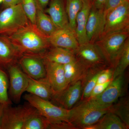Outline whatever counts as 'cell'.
Returning <instances> with one entry per match:
<instances>
[{
	"label": "cell",
	"instance_id": "obj_38",
	"mask_svg": "<svg viewBox=\"0 0 129 129\" xmlns=\"http://www.w3.org/2000/svg\"><path fill=\"white\" fill-rule=\"evenodd\" d=\"M3 0H0V4L1 3H2L3 2Z\"/></svg>",
	"mask_w": 129,
	"mask_h": 129
},
{
	"label": "cell",
	"instance_id": "obj_3",
	"mask_svg": "<svg viewBox=\"0 0 129 129\" xmlns=\"http://www.w3.org/2000/svg\"><path fill=\"white\" fill-rule=\"evenodd\" d=\"M30 23L21 4L0 10V35L10 37Z\"/></svg>",
	"mask_w": 129,
	"mask_h": 129
},
{
	"label": "cell",
	"instance_id": "obj_25",
	"mask_svg": "<svg viewBox=\"0 0 129 129\" xmlns=\"http://www.w3.org/2000/svg\"><path fill=\"white\" fill-rule=\"evenodd\" d=\"M129 65V40L127 39L113 68L112 79L123 74Z\"/></svg>",
	"mask_w": 129,
	"mask_h": 129
},
{
	"label": "cell",
	"instance_id": "obj_9",
	"mask_svg": "<svg viewBox=\"0 0 129 129\" xmlns=\"http://www.w3.org/2000/svg\"><path fill=\"white\" fill-rule=\"evenodd\" d=\"M124 81L123 74L117 76L112 79L109 85L102 93L85 101L91 105L98 108L110 109L121 95Z\"/></svg>",
	"mask_w": 129,
	"mask_h": 129
},
{
	"label": "cell",
	"instance_id": "obj_35",
	"mask_svg": "<svg viewBox=\"0 0 129 129\" xmlns=\"http://www.w3.org/2000/svg\"><path fill=\"white\" fill-rule=\"evenodd\" d=\"M51 0H35L37 9L45 11Z\"/></svg>",
	"mask_w": 129,
	"mask_h": 129
},
{
	"label": "cell",
	"instance_id": "obj_14",
	"mask_svg": "<svg viewBox=\"0 0 129 129\" xmlns=\"http://www.w3.org/2000/svg\"><path fill=\"white\" fill-rule=\"evenodd\" d=\"M48 40L51 46L73 51L78 49L80 45L75 33L70 27L58 29L48 38Z\"/></svg>",
	"mask_w": 129,
	"mask_h": 129
},
{
	"label": "cell",
	"instance_id": "obj_19",
	"mask_svg": "<svg viewBox=\"0 0 129 129\" xmlns=\"http://www.w3.org/2000/svg\"><path fill=\"white\" fill-rule=\"evenodd\" d=\"M28 76V83L26 91L47 101L53 99V92L46 78L36 79Z\"/></svg>",
	"mask_w": 129,
	"mask_h": 129
},
{
	"label": "cell",
	"instance_id": "obj_21",
	"mask_svg": "<svg viewBox=\"0 0 129 129\" xmlns=\"http://www.w3.org/2000/svg\"><path fill=\"white\" fill-rule=\"evenodd\" d=\"M64 76L69 85L85 78L90 71L83 67L78 61L75 60L63 65Z\"/></svg>",
	"mask_w": 129,
	"mask_h": 129
},
{
	"label": "cell",
	"instance_id": "obj_37",
	"mask_svg": "<svg viewBox=\"0 0 129 129\" xmlns=\"http://www.w3.org/2000/svg\"><path fill=\"white\" fill-rule=\"evenodd\" d=\"M5 104H3L1 103H0V121L2 116L3 112V109H4Z\"/></svg>",
	"mask_w": 129,
	"mask_h": 129
},
{
	"label": "cell",
	"instance_id": "obj_22",
	"mask_svg": "<svg viewBox=\"0 0 129 129\" xmlns=\"http://www.w3.org/2000/svg\"><path fill=\"white\" fill-rule=\"evenodd\" d=\"M128 128L121 119L110 111H108L95 124L86 129H127Z\"/></svg>",
	"mask_w": 129,
	"mask_h": 129
},
{
	"label": "cell",
	"instance_id": "obj_32",
	"mask_svg": "<svg viewBox=\"0 0 129 129\" xmlns=\"http://www.w3.org/2000/svg\"><path fill=\"white\" fill-rule=\"evenodd\" d=\"M112 80V79L108 81L106 83H102V84H96L94 88L92 90L89 98L88 99L94 97L102 93L104 91V90L106 89L107 87L109 85Z\"/></svg>",
	"mask_w": 129,
	"mask_h": 129
},
{
	"label": "cell",
	"instance_id": "obj_29",
	"mask_svg": "<svg viewBox=\"0 0 129 129\" xmlns=\"http://www.w3.org/2000/svg\"><path fill=\"white\" fill-rule=\"evenodd\" d=\"M21 5L30 22L35 24L37 8L35 0H22Z\"/></svg>",
	"mask_w": 129,
	"mask_h": 129
},
{
	"label": "cell",
	"instance_id": "obj_16",
	"mask_svg": "<svg viewBox=\"0 0 129 129\" xmlns=\"http://www.w3.org/2000/svg\"><path fill=\"white\" fill-rule=\"evenodd\" d=\"M83 82L79 80L69 85L66 89L56 95L53 96L55 100L62 107L67 109L73 108L81 96Z\"/></svg>",
	"mask_w": 129,
	"mask_h": 129
},
{
	"label": "cell",
	"instance_id": "obj_36",
	"mask_svg": "<svg viewBox=\"0 0 129 129\" xmlns=\"http://www.w3.org/2000/svg\"><path fill=\"white\" fill-rule=\"evenodd\" d=\"M107 0H91L92 7L98 9H103Z\"/></svg>",
	"mask_w": 129,
	"mask_h": 129
},
{
	"label": "cell",
	"instance_id": "obj_1",
	"mask_svg": "<svg viewBox=\"0 0 129 129\" xmlns=\"http://www.w3.org/2000/svg\"><path fill=\"white\" fill-rule=\"evenodd\" d=\"M8 37L22 55H31L42 58L51 46L48 38L40 32L35 24L31 22Z\"/></svg>",
	"mask_w": 129,
	"mask_h": 129
},
{
	"label": "cell",
	"instance_id": "obj_24",
	"mask_svg": "<svg viewBox=\"0 0 129 129\" xmlns=\"http://www.w3.org/2000/svg\"><path fill=\"white\" fill-rule=\"evenodd\" d=\"M83 0H67L66 12L69 27L75 33L76 19L83 6Z\"/></svg>",
	"mask_w": 129,
	"mask_h": 129
},
{
	"label": "cell",
	"instance_id": "obj_30",
	"mask_svg": "<svg viewBox=\"0 0 129 129\" xmlns=\"http://www.w3.org/2000/svg\"><path fill=\"white\" fill-rule=\"evenodd\" d=\"M101 70L98 71L96 73L94 74L88 80L85 85V86L82 92V100L85 101L89 98L92 90L97 84L98 78Z\"/></svg>",
	"mask_w": 129,
	"mask_h": 129
},
{
	"label": "cell",
	"instance_id": "obj_31",
	"mask_svg": "<svg viewBox=\"0 0 129 129\" xmlns=\"http://www.w3.org/2000/svg\"><path fill=\"white\" fill-rule=\"evenodd\" d=\"M113 69H104L100 71L97 84H102L112 79Z\"/></svg>",
	"mask_w": 129,
	"mask_h": 129
},
{
	"label": "cell",
	"instance_id": "obj_15",
	"mask_svg": "<svg viewBox=\"0 0 129 129\" xmlns=\"http://www.w3.org/2000/svg\"><path fill=\"white\" fill-rule=\"evenodd\" d=\"M22 56L8 37L0 35V68L6 70L10 65L18 63Z\"/></svg>",
	"mask_w": 129,
	"mask_h": 129
},
{
	"label": "cell",
	"instance_id": "obj_33",
	"mask_svg": "<svg viewBox=\"0 0 129 129\" xmlns=\"http://www.w3.org/2000/svg\"><path fill=\"white\" fill-rule=\"evenodd\" d=\"M124 1V0H107L103 7L105 14L120 5Z\"/></svg>",
	"mask_w": 129,
	"mask_h": 129
},
{
	"label": "cell",
	"instance_id": "obj_10",
	"mask_svg": "<svg viewBox=\"0 0 129 129\" xmlns=\"http://www.w3.org/2000/svg\"><path fill=\"white\" fill-rule=\"evenodd\" d=\"M9 78L8 95L14 103H19L28 85V76L18 63L11 64L6 70Z\"/></svg>",
	"mask_w": 129,
	"mask_h": 129
},
{
	"label": "cell",
	"instance_id": "obj_18",
	"mask_svg": "<svg viewBox=\"0 0 129 129\" xmlns=\"http://www.w3.org/2000/svg\"><path fill=\"white\" fill-rule=\"evenodd\" d=\"M44 12L47 13L58 28L69 27L68 19L63 0H51Z\"/></svg>",
	"mask_w": 129,
	"mask_h": 129
},
{
	"label": "cell",
	"instance_id": "obj_26",
	"mask_svg": "<svg viewBox=\"0 0 129 129\" xmlns=\"http://www.w3.org/2000/svg\"><path fill=\"white\" fill-rule=\"evenodd\" d=\"M50 123L47 119L36 109L26 120L23 129H48Z\"/></svg>",
	"mask_w": 129,
	"mask_h": 129
},
{
	"label": "cell",
	"instance_id": "obj_4",
	"mask_svg": "<svg viewBox=\"0 0 129 129\" xmlns=\"http://www.w3.org/2000/svg\"><path fill=\"white\" fill-rule=\"evenodd\" d=\"M109 109L98 108L85 101L70 109L69 122L76 129H86L97 123Z\"/></svg>",
	"mask_w": 129,
	"mask_h": 129
},
{
	"label": "cell",
	"instance_id": "obj_13",
	"mask_svg": "<svg viewBox=\"0 0 129 129\" xmlns=\"http://www.w3.org/2000/svg\"><path fill=\"white\" fill-rule=\"evenodd\" d=\"M18 63L24 73L32 78L40 79L46 77L43 59L40 57L23 55Z\"/></svg>",
	"mask_w": 129,
	"mask_h": 129
},
{
	"label": "cell",
	"instance_id": "obj_17",
	"mask_svg": "<svg viewBox=\"0 0 129 129\" xmlns=\"http://www.w3.org/2000/svg\"><path fill=\"white\" fill-rule=\"evenodd\" d=\"M82 7L76 19L75 34L79 45L88 43L86 34V26L92 7L91 0H83Z\"/></svg>",
	"mask_w": 129,
	"mask_h": 129
},
{
	"label": "cell",
	"instance_id": "obj_2",
	"mask_svg": "<svg viewBox=\"0 0 129 129\" xmlns=\"http://www.w3.org/2000/svg\"><path fill=\"white\" fill-rule=\"evenodd\" d=\"M129 30L109 33L102 36L95 42L101 51L109 66L113 69L125 42L128 39Z\"/></svg>",
	"mask_w": 129,
	"mask_h": 129
},
{
	"label": "cell",
	"instance_id": "obj_12",
	"mask_svg": "<svg viewBox=\"0 0 129 129\" xmlns=\"http://www.w3.org/2000/svg\"><path fill=\"white\" fill-rule=\"evenodd\" d=\"M105 21L103 8L96 9L92 6L86 26L88 42L95 43L100 39L104 30Z\"/></svg>",
	"mask_w": 129,
	"mask_h": 129
},
{
	"label": "cell",
	"instance_id": "obj_20",
	"mask_svg": "<svg viewBox=\"0 0 129 129\" xmlns=\"http://www.w3.org/2000/svg\"><path fill=\"white\" fill-rule=\"evenodd\" d=\"M42 58L63 65L69 63L76 59L73 51L52 46L47 51Z\"/></svg>",
	"mask_w": 129,
	"mask_h": 129
},
{
	"label": "cell",
	"instance_id": "obj_11",
	"mask_svg": "<svg viewBox=\"0 0 129 129\" xmlns=\"http://www.w3.org/2000/svg\"><path fill=\"white\" fill-rule=\"evenodd\" d=\"M43 59L46 72V78L50 85L53 97L69 85L64 76L63 65Z\"/></svg>",
	"mask_w": 129,
	"mask_h": 129
},
{
	"label": "cell",
	"instance_id": "obj_7",
	"mask_svg": "<svg viewBox=\"0 0 129 129\" xmlns=\"http://www.w3.org/2000/svg\"><path fill=\"white\" fill-rule=\"evenodd\" d=\"M36 109L29 103L13 107L5 105L0 121V129H23L26 120Z\"/></svg>",
	"mask_w": 129,
	"mask_h": 129
},
{
	"label": "cell",
	"instance_id": "obj_28",
	"mask_svg": "<svg viewBox=\"0 0 129 129\" xmlns=\"http://www.w3.org/2000/svg\"><path fill=\"white\" fill-rule=\"evenodd\" d=\"M129 107L128 102L123 100L116 105H112L109 111L117 115L122 122L129 128Z\"/></svg>",
	"mask_w": 129,
	"mask_h": 129
},
{
	"label": "cell",
	"instance_id": "obj_8",
	"mask_svg": "<svg viewBox=\"0 0 129 129\" xmlns=\"http://www.w3.org/2000/svg\"><path fill=\"white\" fill-rule=\"evenodd\" d=\"M127 30H129V0H124L105 14V25L101 37L109 33Z\"/></svg>",
	"mask_w": 129,
	"mask_h": 129
},
{
	"label": "cell",
	"instance_id": "obj_27",
	"mask_svg": "<svg viewBox=\"0 0 129 129\" xmlns=\"http://www.w3.org/2000/svg\"><path fill=\"white\" fill-rule=\"evenodd\" d=\"M9 78L6 70L0 68V103L10 105L12 101L8 95Z\"/></svg>",
	"mask_w": 129,
	"mask_h": 129
},
{
	"label": "cell",
	"instance_id": "obj_23",
	"mask_svg": "<svg viewBox=\"0 0 129 129\" xmlns=\"http://www.w3.org/2000/svg\"><path fill=\"white\" fill-rule=\"evenodd\" d=\"M35 24L44 36L49 38L58 29L49 16L44 11L37 9Z\"/></svg>",
	"mask_w": 129,
	"mask_h": 129
},
{
	"label": "cell",
	"instance_id": "obj_6",
	"mask_svg": "<svg viewBox=\"0 0 129 129\" xmlns=\"http://www.w3.org/2000/svg\"><path fill=\"white\" fill-rule=\"evenodd\" d=\"M76 60L91 72L103 69L109 65L103 54L95 43L88 42L80 45L74 51Z\"/></svg>",
	"mask_w": 129,
	"mask_h": 129
},
{
	"label": "cell",
	"instance_id": "obj_34",
	"mask_svg": "<svg viewBox=\"0 0 129 129\" xmlns=\"http://www.w3.org/2000/svg\"><path fill=\"white\" fill-rule=\"evenodd\" d=\"M22 0H3L1 8H6L21 4Z\"/></svg>",
	"mask_w": 129,
	"mask_h": 129
},
{
	"label": "cell",
	"instance_id": "obj_5",
	"mask_svg": "<svg viewBox=\"0 0 129 129\" xmlns=\"http://www.w3.org/2000/svg\"><path fill=\"white\" fill-rule=\"evenodd\" d=\"M24 98L36 109L50 123L69 122L70 109L54 105L50 101L41 99L32 94H26Z\"/></svg>",
	"mask_w": 129,
	"mask_h": 129
}]
</instances>
